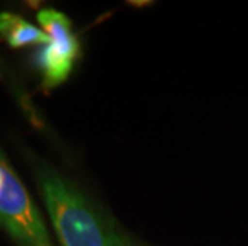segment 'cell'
<instances>
[{"label": "cell", "instance_id": "2", "mask_svg": "<svg viewBox=\"0 0 248 246\" xmlns=\"http://www.w3.org/2000/svg\"><path fill=\"white\" fill-rule=\"evenodd\" d=\"M0 229L15 246H53L48 229L26 189L13 170L5 152L0 149Z\"/></svg>", "mask_w": 248, "mask_h": 246}, {"label": "cell", "instance_id": "5", "mask_svg": "<svg viewBox=\"0 0 248 246\" xmlns=\"http://www.w3.org/2000/svg\"><path fill=\"white\" fill-rule=\"evenodd\" d=\"M0 78H2V72H0Z\"/></svg>", "mask_w": 248, "mask_h": 246}, {"label": "cell", "instance_id": "4", "mask_svg": "<svg viewBox=\"0 0 248 246\" xmlns=\"http://www.w3.org/2000/svg\"><path fill=\"white\" fill-rule=\"evenodd\" d=\"M0 37L12 48L28 45H48L50 37L44 29L35 28L29 21L13 13H0Z\"/></svg>", "mask_w": 248, "mask_h": 246}, {"label": "cell", "instance_id": "3", "mask_svg": "<svg viewBox=\"0 0 248 246\" xmlns=\"http://www.w3.org/2000/svg\"><path fill=\"white\" fill-rule=\"evenodd\" d=\"M37 19L50 37V43L45 45L40 55V67L44 72L42 83L45 90H53L71 75L80 53V42L74 34L71 19L64 13L45 8L39 12Z\"/></svg>", "mask_w": 248, "mask_h": 246}, {"label": "cell", "instance_id": "1", "mask_svg": "<svg viewBox=\"0 0 248 246\" xmlns=\"http://www.w3.org/2000/svg\"><path fill=\"white\" fill-rule=\"evenodd\" d=\"M24 161L45 203L60 246H149L122 227L83 187L29 147Z\"/></svg>", "mask_w": 248, "mask_h": 246}]
</instances>
